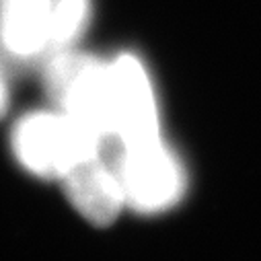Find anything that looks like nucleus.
Wrapping results in <instances>:
<instances>
[{"mask_svg":"<svg viewBox=\"0 0 261 261\" xmlns=\"http://www.w3.org/2000/svg\"><path fill=\"white\" fill-rule=\"evenodd\" d=\"M45 85L62 113L103 142H119L115 134L111 66L89 54L58 51L47 64Z\"/></svg>","mask_w":261,"mask_h":261,"instance_id":"obj_1","label":"nucleus"},{"mask_svg":"<svg viewBox=\"0 0 261 261\" xmlns=\"http://www.w3.org/2000/svg\"><path fill=\"white\" fill-rule=\"evenodd\" d=\"M115 134L123 148L161 140L159 111L150 79L142 62L132 54H121L111 64Z\"/></svg>","mask_w":261,"mask_h":261,"instance_id":"obj_4","label":"nucleus"},{"mask_svg":"<svg viewBox=\"0 0 261 261\" xmlns=\"http://www.w3.org/2000/svg\"><path fill=\"white\" fill-rule=\"evenodd\" d=\"M107 146L66 113H27L13 129L17 161L43 179H62L74 165L105 152Z\"/></svg>","mask_w":261,"mask_h":261,"instance_id":"obj_2","label":"nucleus"},{"mask_svg":"<svg viewBox=\"0 0 261 261\" xmlns=\"http://www.w3.org/2000/svg\"><path fill=\"white\" fill-rule=\"evenodd\" d=\"M7 105H9V93H7V87H5V81L0 76V117L5 115L7 111Z\"/></svg>","mask_w":261,"mask_h":261,"instance_id":"obj_8","label":"nucleus"},{"mask_svg":"<svg viewBox=\"0 0 261 261\" xmlns=\"http://www.w3.org/2000/svg\"><path fill=\"white\" fill-rule=\"evenodd\" d=\"M91 15L89 0H58L51 9L47 47L54 54L70 49L83 35Z\"/></svg>","mask_w":261,"mask_h":261,"instance_id":"obj_7","label":"nucleus"},{"mask_svg":"<svg viewBox=\"0 0 261 261\" xmlns=\"http://www.w3.org/2000/svg\"><path fill=\"white\" fill-rule=\"evenodd\" d=\"M60 181L70 204L95 226H109L125 204L115 163L105 152L74 165Z\"/></svg>","mask_w":261,"mask_h":261,"instance_id":"obj_5","label":"nucleus"},{"mask_svg":"<svg viewBox=\"0 0 261 261\" xmlns=\"http://www.w3.org/2000/svg\"><path fill=\"white\" fill-rule=\"evenodd\" d=\"M51 0H0V39L5 47L31 58L47 47Z\"/></svg>","mask_w":261,"mask_h":261,"instance_id":"obj_6","label":"nucleus"},{"mask_svg":"<svg viewBox=\"0 0 261 261\" xmlns=\"http://www.w3.org/2000/svg\"><path fill=\"white\" fill-rule=\"evenodd\" d=\"M125 204L140 214H159L177 206L185 193L181 161L161 140L123 148L115 159Z\"/></svg>","mask_w":261,"mask_h":261,"instance_id":"obj_3","label":"nucleus"}]
</instances>
